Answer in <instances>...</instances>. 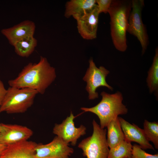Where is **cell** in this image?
Listing matches in <instances>:
<instances>
[{"label":"cell","mask_w":158,"mask_h":158,"mask_svg":"<svg viewBox=\"0 0 158 158\" xmlns=\"http://www.w3.org/2000/svg\"><path fill=\"white\" fill-rule=\"evenodd\" d=\"M132 8L128 18L127 32L136 37L140 42L143 54L149 44L148 37L142 18V12L144 6L143 0H132Z\"/></svg>","instance_id":"cell-6"},{"label":"cell","mask_w":158,"mask_h":158,"mask_svg":"<svg viewBox=\"0 0 158 158\" xmlns=\"http://www.w3.org/2000/svg\"><path fill=\"white\" fill-rule=\"evenodd\" d=\"M37 144L26 140L7 146L0 154V158H36Z\"/></svg>","instance_id":"cell-14"},{"label":"cell","mask_w":158,"mask_h":158,"mask_svg":"<svg viewBox=\"0 0 158 158\" xmlns=\"http://www.w3.org/2000/svg\"><path fill=\"white\" fill-rule=\"evenodd\" d=\"M99 14L97 5L92 9L73 17L76 21L78 32L84 39L91 40L96 38Z\"/></svg>","instance_id":"cell-11"},{"label":"cell","mask_w":158,"mask_h":158,"mask_svg":"<svg viewBox=\"0 0 158 158\" xmlns=\"http://www.w3.org/2000/svg\"><path fill=\"white\" fill-rule=\"evenodd\" d=\"M92 135L83 140L78 147L87 158H107L109 151L107 139V130L102 128L95 120L92 121Z\"/></svg>","instance_id":"cell-5"},{"label":"cell","mask_w":158,"mask_h":158,"mask_svg":"<svg viewBox=\"0 0 158 158\" xmlns=\"http://www.w3.org/2000/svg\"><path fill=\"white\" fill-rule=\"evenodd\" d=\"M37 43V40L33 37H28L16 43L13 46L16 53L23 57H28L34 51Z\"/></svg>","instance_id":"cell-17"},{"label":"cell","mask_w":158,"mask_h":158,"mask_svg":"<svg viewBox=\"0 0 158 158\" xmlns=\"http://www.w3.org/2000/svg\"><path fill=\"white\" fill-rule=\"evenodd\" d=\"M33 89L28 88H18L10 87L0 106V113L9 114L22 113L26 112L33 104L38 94Z\"/></svg>","instance_id":"cell-4"},{"label":"cell","mask_w":158,"mask_h":158,"mask_svg":"<svg viewBox=\"0 0 158 158\" xmlns=\"http://www.w3.org/2000/svg\"></svg>","instance_id":"cell-26"},{"label":"cell","mask_w":158,"mask_h":158,"mask_svg":"<svg viewBox=\"0 0 158 158\" xmlns=\"http://www.w3.org/2000/svg\"><path fill=\"white\" fill-rule=\"evenodd\" d=\"M121 127L124 133L125 139L130 142L138 143L143 150L154 148L147 139L143 129L134 123L131 124L123 118L118 117Z\"/></svg>","instance_id":"cell-13"},{"label":"cell","mask_w":158,"mask_h":158,"mask_svg":"<svg viewBox=\"0 0 158 158\" xmlns=\"http://www.w3.org/2000/svg\"><path fill=\"white\" fill-rule=\"evenodd\" d=\"M35 150L36 158H69L74 152L69 144L57 136L48 144H37Z\"/></svg>","instance_id":"cell-8"},{"label":"cell","mask_w":158,"mask_h":158,"mask_svg":"<svg viewBox=\"0 0 158 158\" xmlns=\"http://www.w3.org/2000/svg\"><path fill=\"white\" fill-rule=\"evenodd\" d=\"M101 95L102 99L96 106L91 108L82 107L81 109L85 112L96 115L99 119L100 127L104 128L119 115L127 114L128 109L122 103L123 97L120 92L111 94L103 92Z\"/></svg>","instance_id":"cell-3"},{"label":"cell","mask_w":158,"mask_h":158,"mask_svg":"<svg viewBox=\"0 0 158 158\" xmlns=\"http://www.w3.org/2000/svg\"><path fill=\"white\" fill-rule=\"evenodd\" d=\"M132 158H158V153L152 154L146 152L136 144L133 145L131 153Z\"/></svg>","instance_id":"cell-21"},{"label":"cell","mask_w":158,"mask_h":158,"mask_svg":"<svg viewBox=\"0 0 158 158\" xmlns=\"http://www.w3.org/2000/svg\"><path fill=\"white\" fill-rule=\"evenodd\" d=\"M99 12L100 13H108L112 0H96Z\"/></svg>","instance_id":"cell-22"},{"label":"cell","mask_w":158,"mask_h":158,"mask_svg":"<svg viewBox=\"0 0 158 158\" xmlns=\"http://www.w3.org/2000/svg\"><path fill=\"white\" fill-rule=\"evenodd\" d=\"M7 146L0 143V155L5 149Z\"/></svg>","instance_id":"cell-24"},{"label":"cell","mask_w":158,"mask_h":158,"mask_svg":"<svg viewBox=\"0 0 158 158\" xmlns=\"http://www.w3.org/2000/svg\"><path fill=\"white\" fill-rule=\"evenodd\" d=\"M89 63V67L83 79L87 83L86 89L89 94V99L93 100L98 97V93L96 91L99 87H105L112 91L113 88L106 80L109 71L102 66L97 68L92 59H90Z\"/></svg>","instance_id":"cell-7"},{"label":"cell","mask_w":158,"mask_h":158,"mask_svg":"<svg viewBox=\"0 0 158 158\" xmlns=\"http://www.w3.org/2000/svg\"><path fill=\"white\" fill-rule=\"evenodd\" d=\"M76 116L71 112L68 116L60 124H55L53 132L63 141L73 146L76 145L78 140L82 136L86 134V128L83 125L79 127L75 126L74 119Z\"/></svg>","instance_id":"cell-9"},{"label":"cell","mask_w":158,"mask_h":158,"mask_svg":"<svg viewBox=\"0 0 158 158\" xmlns=\"http://www.w3.org/2000/svg\"><path fill=\"white\" fill-rule=\"evenodd\" d=\"M35 30L34 22L27 20L12 27L3 29L1 32L6 38L9 43L13 46L19 41L34 36Z\"/></svg>","instance_id":"cell-12"},{"label":"cell","mask_w":158,"mask_h":158,"mask_svg":"<svg viewBox=\"0 0 158 158\" xmlns=\"http://www.w3.org/2000/svg\"><path fill=\"white\" fill-rule=\"evenodd\" d=\"M7 92L2 81L0 79V106L1 105Z\"/></svg>","instance_id":"cell-23"},{"label":"cell","mask_w":158,"mask_h":158,"mask_svg":"<svg viewBox=\"0 0 158 158\" xmlns=\"http://www.w3.org/2000/svg\"><path fill=\"white\" fill-rule=\"evenodd\" d=\"M133 145L126 140L110 148L107 158H126L131 156Z\"/></svg>","instance_id":"cell-19"},{"label":"cell","mask_w":158,"mask_h":158,"mask_svg":"<svg viewBox=\"0 0 158 158\" xmlns=\"http://www.w3.org/2000/svg\"><path fill=\"white\" fill-rule=\"evenodd\" d=\"M147 86L151 93H158V49L155 50V53L151 66L148 72L147 79Z\"/></svg>","instance_id":"cell-18"},{"label":"cell","mask_w":158,"mask_h":158,"mask_svg":"<svg viewBox=\"0 0 158 158\" xmlns=\"http://www.w3.org/2000/svg\"><path fill=\"white\" fill-rule=\"evenodd\" d=\"M97 5L96 0H71L65 5L64 16L66 18L83 14Z\"/></svg>","instance_id":"cell-15"},{"label":"cell","mask_w":158,"mask_h":158,"mask_svg":"<svg viewBox=\"0 0 158 158\" xmlns=\"http://www.w3.org/2000/svg\"><path fill=\"white\" fill-rule=\"evenodd\" d=\"M126 158H132L131 156Z\"/></svg>","instance_id":"cell-25"},{"label":"cell","mask_w":158,"mask_h":158,"mask_svg":"<svg viewBox=\"0 0 158 158\" xmlns=\"http://www.w3.org/2000/svg\"><path fill=\"white\" fill-rule=\"evenodd\" d=\"M107 127V141L109 147L112 148L125 140V137L117 118L111 121Z\"/></svg>","instance_id":"cell-16"},{"label":"cell","mask_w":158,"mask_h":158,"mask_svg":"<svg viewBox=\"0 0 158 158\" xmlns=\"http://www.w3.org/2000/svg\"><path fill=\"white\" fill-rule=\"evenodd\" d=\"M56 77L55 68L46 58L41 56L38 63H29L16 78L8 81V84L10 87L28 88L43 94Z\"/></svg>","instance_id":"cell-1"},{"label":"cell","mask_w":158,"mask_h":158,"mask_svg":"<svg viewBox=\"0 0 158 158\" xmlns=\"http://www.w3.org/2000/svg\"><path fill=\"white\" fill-rule=\"evenodd\" d=\"M143 130L148 140L152 142L156 149H158V123L145 120Z\"/></svg>","instance_id":"cell-20"},{"label":"cell","mask_w":158,"mask_h":158,"mask_svg":"<svg viewBox=\"0 0 158 158\" xmlns=\"http://www.w3.org/2000/svg\"><path fill=\"white\" fill-rule=\"evenodd\" d=\"M131 8V1L113 0L108 12L112 41L115 48L121 52L127 47L126 34Z\"/></svg>","instance_id":"cell-2"},{"label":"cell","mask_w":158,"mask_h":158,"mask_svg":"<svg viewBox=\"0 0 158 158\" xmlns=\"http://www.w3.org/2000/svg\"><path fill=\"white\" fill-rule=\"evenodd\" d=\"M0 126V143L6 146L28 140L33 134L25 126L3 123Z\"/></svg>","instance_id":"cell-10"}]
</instances>
